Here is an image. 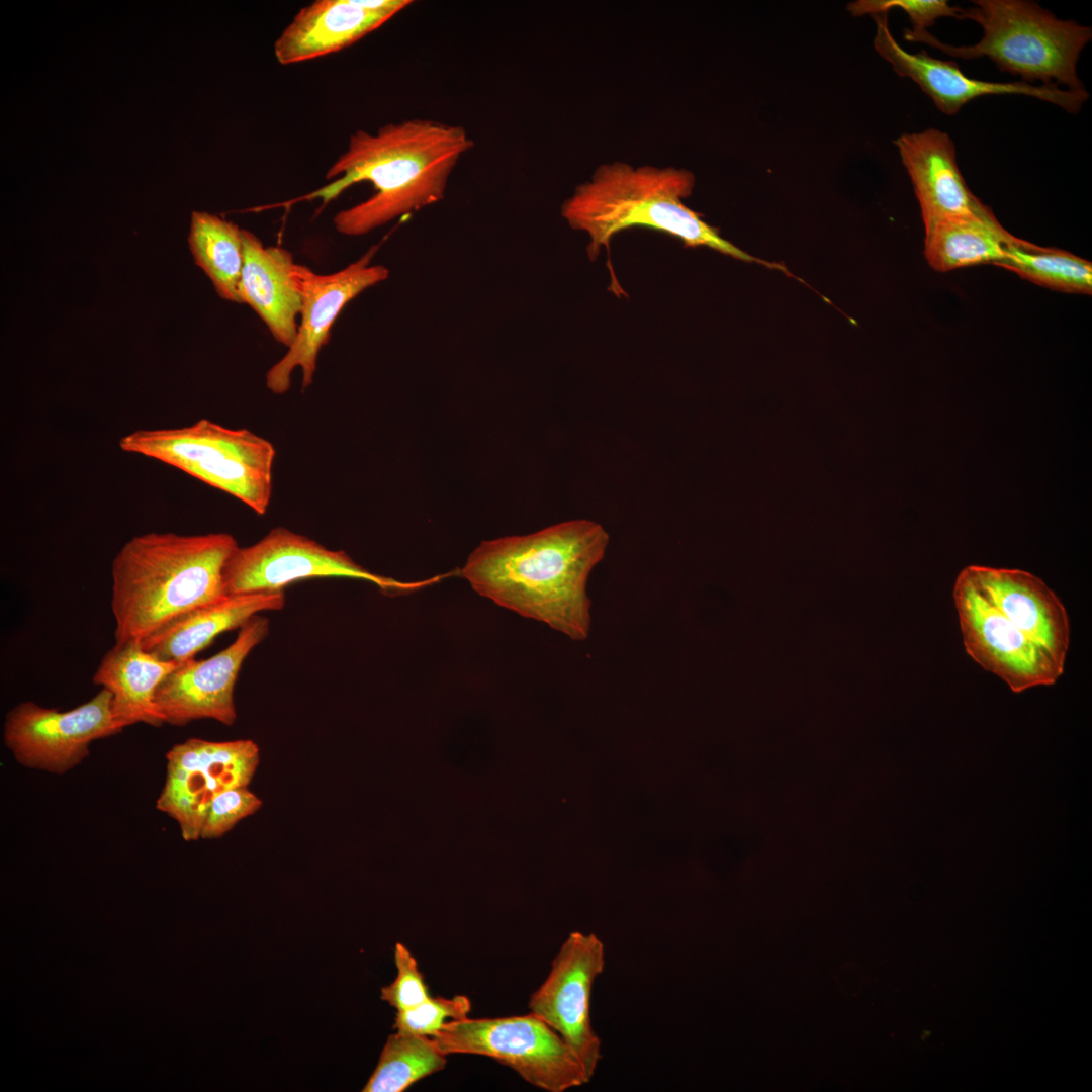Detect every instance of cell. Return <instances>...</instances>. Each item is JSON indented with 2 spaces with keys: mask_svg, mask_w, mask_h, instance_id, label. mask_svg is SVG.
I'll return each mask as SVG.
<instances>
[{
  "mask_svg": "<svg viewBox=\"0 0 1092 1092\" xmlns=\"http://www.w3.org/2000/svg\"><path fill=\"white\" fill-rule=\"evenodd\" d=\"M608 544L600 524L574 520L484 541L461 573L480 596L581 641L592 626L587 580Z\"/></svg>",
  "mask_w": 1092,
  "mask_h": 1092,
  "instance_id": "obj_1",
  "label": "cell"
},
{
  "mask_svg": "<svg viewBox=\"0 0 1092 1092\" xmlns=\"http://www.w3.org/2000/svg\"><path fill=\"white\" fill-rule=\"evenodd\" d=\"M473 146L463 126L432 119L387 123L375 132L360 129L326 174L336 180L301 199L318 198L326 205L353 184L372 183V196L333 219L343 235H365L441 201L453 169Z\"/></svg>",
  "mask_w": 1092,
  "mask_h": 1092,
  "instance_id": "obj_2",
  "label": "cell"
},
{
  "mask_svg": "<svg viewBox=\"0 0 1092 1092\" xmlns=\"http://www.w3.org/2000/svg\"><path fill=\"white\" fill-rule=\"evenodd\" d=\"M237 547L229 533L149 532L125 542L111 564L115 643L141 642L226 596L223 569Z\"/></svg>",
  "mask_w": 1092,
  "mask_h": 1092,
  "instance_id": "obj_3",
  "label": "cell"
},
{
  "mask_svg": "<svg viewBox=\"0 0 1092 1092\" xmlns=\"http://www.w3.org/2000/svg\"><path fill=\"white\" fill-rule=\"evenodd\" d=\"M695 182L687 169L606 163L564 200L561 216L570 228L587 235L586 251L593 261L603 248L609 252L617 234L642 226L677 238L689 248L708 247L789 274L784 265L755 258L725 240L702 213L691 209L684 200L691 196Z\"/></svg>",
  "mask_w": 1092,
  "mask_h": 1092,
  "instance_id": "obj_4",
  "label": "cell"
},
{
  "mask_svg": "<svg viewBox=\"0 0 1092 1092\" xmlns=\"http://www.w3.org/2000/svg\"><path fill=\"white\" fill-rule=\"evenodd\" d=\"M962 9L960 19L980 24L983 36L972 46L941 42L927 30L906 28L908 41L926 43L951 57L972 60L990 58L1004 72L1024 82L1064 84L1072 91L1085 90L1077 75V62L1092 38V29L1074 20H1062L1032 1L975 0Z\"/></svg>",
  "mask_w": 1092,
  "mask_h": 1092,
  "instance_id": "obj_5",
  "label": "cell"
},
{
  "mask_svg": "<svg viewBox=\"0 0 1092 1092\" xmlns=\"http://www.w3.org/2000/svg\"><path fill=\"white\" fill-rule=\"evenodd\" d=\"M127 453L173 466L265 515L273 489V444L252 431L207 419L180 428L135 430L119 440Z\"/></svg>",
  "mask_w": 1092,
  "mask_h": 1092,
  "instance_id": "obj_6",
  "label": "cell"
},
{
  "mask_svg": "<svg viewBox=\"0 0 1092 1092\" xmlns=\"http://www.w3.org/2000/svg\"><path fill=\"white\" fill-rule=\"evenodd\" d=\"M431 1038L446 1056L491 1058L548 1092H563L588 1082L565 1040L533 1013L451 1020Z\"/></svg>",
  "mask_w": 1092,
  "mask_h": 1092,
  "instance_id": "obj_7",
  "label": "cell"
},
{
  "mask_svg": "<svg viewBox=\"0 0 1092 1092\" xmlns=\"http://www.w3.org/2000/svg\"><path fill=\"white\" fill-rule=\"evenodd\" d=\"M315 577L363 579L385 594L399 595L418 590L443 576L420 582L381 576L356 563L345 551L332 550L284 527L274 528L251 546H238L223 569L226 595L280 592L293 582Z\"/></svg>",
  "mask_w": 1092,
  "mask_h": 1092,
  "instance_id": "obj_8",
  "label": "cell"
},
{
  "mask_svg": "<svg viewBox=\"0 0 1092 1092\" xmlns=\"http://www.w3.org/2000/svg\"><path fill=\"white\" fill-rule=\"evenodd\" d=\"M166 761L156 807L177 822L185 841H196L201 839L213 800L228 790L250 785L260 763V748L251 739L189 738L175 744Z\"/></svg>",
  "mask_w": 1092,
  "mask_h": 1092,
  "instance_id": "obj_9",
  "label": "cell"
},
{
  "mask_svg": "<svg viewBox=\"0 0 1092 1092\" xmlns=\"http://www.w3.org/2000/svg\"><path fill=\"white\" fill-rule=\"evenodd\" d=\"M966 652L1014 693L1057 682L1065 662L1020 631L964 568L952 593Z\"/></svg>",
  "mask_w": 1092,
  "mask_h": 1092,
  "instance_id": "obj_10",
  "label": "cell"
},
{
  "mask_svg": "<svg viewBox=\"0 0 1092 1092\" xmlns=\"http://www.w3.org/2000/svg\"><path fill=\"white\" fill-rule=\"evenodd\" d=\"M112 696L101 689L68 711L22 702L5 716L3 740L23 766L62 775L80 764L90 744L122 731L112 714Z\"/></svg>",
  "mask_w": 1092,
  "mask_h": 1092,
  "instance_id": "obj_11",
  "label": "cell"
},
{
  "mask_svg": "<svg viewBox=\"0 0 1092 1092\" xmlns=\"http://www.w3.org/2000/svg\"><path fill=\"white\" fill-rule=\"evenodd\" d=\"M377 249L372 247L357 261L331 274H318L296 264L300 322L287 353L266 374V386L271 392L285 393L296 367L302 372V390L313 382L318 353L328 344L332 326L342 309L361 292L389 276L386 267L371 264Z\"/></svg>",
  "mask_w": 1092,
  "mask_h": 1092,
  "instance_id": "obj_12",
  "label": "cell"
},
{
  "mask_svg": "<svg viewBox=\"0 0 1092 1092\" xmlns=\"http://www.w3.org/2000/svg\"><path fill=\"white\" fill-rule=\"evenodd\" d=\"M604 964L602 941L594 933L572 932L529 1001L531 1013L554 1029L575 1054L588 1082L601 1059V1040L592 1026L590 998Z\"/></svg>",
  "mask_w": 1092,
  "mask_h": 1092,
  "instance_id": "obj_13",
  "label": "cell"
},
{
  "mask_svg": "<svg viewBox=\"0 0 1092 1092\" xmlns=\"http://www.w3.org/2000/svg\"><path fill=\"white\" fill-rule=\"evenodd\" d=\"M266 617L254 616L226 648L213 656L179 663L158 687L156 704L165 723L183 726L211 719L231 726L237 720L235 685L245 659L269 633Z\"/></svg>",
  "mask_w": 1092,
  "mask_h": 1092,
  "instance_id": "obj_14",
  "label": "cell"
},
{
  "mask_svg": "<svg viewBox=\"0 0 1092 1092\" xmlns=\"http://www.w3.org/2000/svg\"><path fill=\"white\" fill-rule=\"evenodd\" d=\"M874 48L901 77L912 79L935 106L947 115L956 114L972 99L985 95L1019 94L1035 97L1075 113L1089 98L1086 90L1061 89L1057 84L1031 85L1024 81L989 82L966 76L950 61L929 56L925 51L909 53L894 38L888 14L875 15Z\"/></svg>",
  "mask_w": 1092,
  "mask_h": 1092,
  "instance_id": "obj_15",
  "label": "cell"
},
{
  "mask_svg": "<svg viewBox=\"0 0 1092 1092\" xmlns=\"http://www.w3.org/2000/svg\"><path fill=\"white\" fill-rule=\"evenodd\" d=\"M411 0H316L302 7L274 42L281 65L339 52L380 27Z\"/></svg>",
  "mask_w": 1092,
  "mask_h": 1092,
  "instance_id": "obj_16",
  "label": "cell"
},
{
  "mask_svg": "<svg viewBox=\"0 0 1092 1092\" xmlns=\"http://www.w3.org/2000/svg\"><path fill=\"white\" fill-rule=\"evenodd\" d=\"M894 144L914 186L924 230L954 216L996 218L967 186L947 133L928 128L904 133Z\"/></svg>",
  "mask_w": 1092,
  "mask_h": 1092,
  "instance_id": "obj_17",
  "label": "cell"
},
{
  "mask_svg": "<svg viewBox=\"0 0 1092 1092\" xmlns=\"http://www.w3.org/2000/svg\"><path fill=\"white\" fill-rule=\"evenodd\" d=\"M993 605L1020 631L1066 662L1070 644L1067 610L1039 577L1020 569L965 567Z\"/></svg>",
  "mask_w": 1092,
  "mask_h": 1092,
  "instance_id": "obj_18",
  "label": "cell"
},
{
  "mask_svg": "<svg viewBox=\"0 0 1092 1092\" xmlns=\"http://www.w3.org/2000/svg\"><path fill=\"white\" fill-rule=\"evenodd\" d=\"M244 265L239 298L260 316L273 338L290 347L297 334L301 296L292 254L282 247L264 246L243 229Z\"/></svg>",
  "mask_w": 1092,
  "mask_h": 1092,
  "instance_id": "obj_19",
  "label": "cell"
},
{
  "mask_svg": "<svg viewBox=\"0 0 1092 1092\" xmlns=\"http://www.w3.org/2000/svg\"><path fill=\"white\" fill-rule=\"evenodd\" d=\"M284 605V590L226 595L185 614L140 644L163 660L182 663L193 659L219 634L240 629L254 616L281 610Z\"/></svg>",
  "mask_w": 1092,
  "mask_h": 1092,
  "instance_id": "obj_20",
  "label": "cell"
},
{
  "mask_svg": "<svg viewBox=\"0 0 1092 1092\" xmlns=\"http://www.w3.org/2000/svg\"><path fill=\"white\" fill-rule=\"evenodd\" d=\"M178 664L159 658L140 642L115 643L101 659L92 681L110 692L112 714L122 730L138 723L161 727L165 721L156 692Z\"/></svg>",
  "mask_w": 1092,
  "mask_h": 1092,
  "instance_id": "obj_21",
  "label": "cell"
},
{
  "mask_svg": "<svg viewBox=\"0 0 1092 1092\" xmlns=\"http://www.w3.org/2000/svg\"><path fill=\"white\" fill-rule=\"evenodd\" d=\"M924 255L931 268L947 272L979 264H998L1017 238L997 220L954 216L924 230Z\"/></svg>",
  "mask_w": 1092,
  "mask_h": 1092,
  "instance_id": "obj_22",
  "label": "cell"
},
{
  "mask_svg": "<svg viewBox=\"0 0 1092 1092\" xmlns=\"http://www.w3.org/2000/svg\"><path fill=\"white\" fill-rule=\"evenodd\" d=\"M188 244L196 265L211 280L217 294L225 300L241 303L243 229L218 215L193 211Z\"/></svg>",
  "mask_w": 1092,
  "mask_h": 1092,
  "instance_id": "obj_23",
  "label": "cell"
},
{
  "mask_svg": "<svg viewBox=\"0 0 1092 1092\" xmlns=\"http://www.w3.org/2000/svg\"><path fill=\"white\" fill-rule=\"evenodd\" d=\"M996 266L1053 290L1092 294L1091 262L1064 250L1017 238L1009 245L1005 260Z\"/></svg>",
  "mask_w": 1092,
  "mask_h": 1092,
  "instance_id": "obj_24",
  "label": "cell"
},
{
  "mask_svg": "<svg viewBox=\"0 0 1092 1092\" xmlns=\"http://www.w3.org/2000/svg\"><path fill=\"white\" fill-rule=\"evenodd\" d=\"M446 1057L431 1037L395 1031L387 1037L362 1091H405L419 1080L443 1070Z\"/></svg>",
  "mask_w": 1092,
  "mask_h": 1092,
  "instance_id": "obj_25",
  "label": "cell"
},
{
  "mask_svg": "<svg viewBox=\"0 0 1092 1092\" xmlns=\"http://www.w3.org/2000/svg\"><path fill=\"white\" fill-rule=\"evenodd\" d=\"M470 1011V999L464 995L452 998L430 996L413 1008L397 1011L393 1028L402 1033L432 1037L447 1022L467 1018Z\"/></svg>",
  "mask_w": 1092,
  "mask_h": 1092,
  "instance_id": "obj_26",
  "label": "cell"
},
{
  "mask_svg": "<svg viewBox=\"0 0 1092 1092\" xmlns=\"http://www.w3.org/2000/svg\"><path fill=\"white\" fill-rule=\"evenodd\" d=\"M892 8L906 12L914 32L927 30L940 17L960 19L963 9L945 0H857L847 5L848 12L853 16L888 14Z\"/></svg>",
  "mask_w": 1092,
  "mask_h": 1092,
  "instance_id": "obj_27",
  "label": "cell"
},
{
  "mask_svg": "<svg viewBox=\"0 0 1092 1092\" xmlns=\"http://www.w3.org/2000/svg\"><path fill=\"white\" fill-rule=\"evenodd\" d=\"M263 801L249 786L228 790L212 802L204 825L201 839H214L225 835L240 821L248 818L262 807Z\"/></svg>",
  "mask_w": 1092,
  "mask_h": 1092,
  "instance_id": "obj_28",
  "label": "cell"
},
{
  "mask_svg": "<svg viewBox=\"0 0 1092 1092\" xmlns=\"http://www.w3.org/2000/svg\"><path fill=\"white\" fill-rule=\"evenodd\" d=\"M395 979L381 988L380 997L396 1011L413 1008L427 1000L428 987L419 970L418 962L410 949L397 942L394 947Z\"/></svg>",
  "mask_w": 1092,
  "mask_h": 1092,
  "instance_id": "obj_29",
  "label": "cell"
}]
</instances>
